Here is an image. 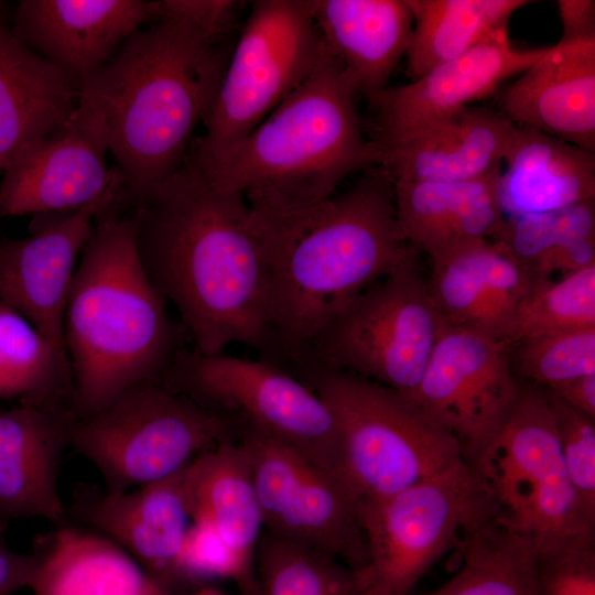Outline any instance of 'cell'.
<instances>
[{
  "label": "cell",
  "instance_id": "19",
  "mask_svg": "<svg viewBox=\"0 0 595 595\" xmlns=\"http://www.w3.org/2000/svg\"><path fill=\"white\" fill-rule=\"evenodd\" d=\"M185 467L126 491L83 488L71 506L75 518L123 549L172 593L177 585V555L191 519L184 491Z\"/></svg>",
  "mask_w": 595,
  "mask_h": 595
},
{
  "label": "cell",
  "instance_id": "12",
  "mask_svg": "<svg viewBox=\"0 0 595 595\" xmlns=\"http://www.w3.org/2000/svg\"><path fill=\"white\" fill-rule=\"evenodd\" d=\"M367 566L357 573L372 595H411L419 580L475 524L495 515L491 499L463 461L360 511Z\"/></svg>",
  "mask_w": 595,
  "mask_h": 595
},
{
  "label": "cell",
  "instance_id": "25",
  "mask_svg": "<svg viewBox=\"0 0 595 595\" xmlns=\"http://www.w3.org/2000/svg\"><path fill=\"white\" fill-rule=\"evenodd\" d=\"M321 40L366 97L386 87L407 54L413 14L407 0H310Z\"/></svg>",
  "mask_w": 595,
  "mask_h": 595
},
{
  "label": "cell",
  "instance_id": "7",
  "mask_svg": "<svg viewBox=\"0 0 595 595\" xmlns=\"http://www.w3.org/2000/svg\"><path fill=\"white\" fill-rule=\"evenodd\" d=\"M238 420L162 381L132 386L99 411L74 419L69 446L101 474L105 490L126 491L170 477L232 439Z\"/></svg>",
  "mask_w": 595,
  "mask_h": 595
},
{
  "label": "cell",
  "instance_id": "36",
  "mask_svg": "<svg viewBox=\"0 0 595 595\" xmlns=\"http://www.w3.org/2000/svg\"><path fill=\"white\" fill-rule=\"evenodd\" d=\"M595 236V199L543 213L505 217L494 239L529 267L561 245Z\"/></svg>",
  "mask_w": 595,
  "mask_h": 595
},
{
  "label": "cell",
  "instance_id": "3",
  "mask_svg": "<svg viewBox=\"0 0 595 595\" xmlns=\"http://www.w3.org/2000/svg\"><path fill=\"white\" fill-rule=\"evenodd\" d=\"M223 39L161 13L79 84L78 107L99 126L126 202L138 205L184 164L230 57Z\"/></svg>",
  "mask_w": 595,
  "mask_h": 595
},
{
  "label": "cell",
  "instance_id": "42",
  "mask_svg": "<svg viewBox=\"0 0 595 595\" xmlns=\"http://www.w3.org/2000/svg\"><path fill=\"white\" fill-rule=\"evenodd\" d=\"M0 526V595H12L30 587L37 558L35 553L22 554L11 551L4 543Z\"/></svg>",
  "mask_w": 595,
  "mask_h": 595
},
{
  "label": "cell",
  "instance_id": "33",
  "mask_svg": "<svg viewBox=\"0 0 595 595\" xmlns=\"http://www.w3.org/2000/svg\"><path fill=\"white\" fill-rule=\"evenodd\" d=\"M256 573L259 595H364L353 569L268 531L257 544Z\"/></svg>",
  "mask_w": 595,
  "mask_h": 595
},
{
  "label": "cell",
  "instance_id": "18",
  "mask_svg": "<svg viewBox=\"0 0 595 595\" xmlns=\"http://www.w3.org/2000/svg\"><path fill=\"white\" fill-rule=\"evenodd\" d=\"M161 18L160 1L22 0L11 31L78 86L136 31Z\"/></svg>",
  "mask_w": 595,
  "mask_h": 595
},
{
  "label": "cell",
  "instance_id": "9",
  "mask_svg": "<svg viewBox=\"0 0 595 595\" xmlns=\"http://www.w3.org/2000/svg\"><path fill=\"white\" fill-rule=\"evenodd\" d=\"M498 520L527 538L595 532L567 477L544 389L520 382L497 431L463 457Z\"/></svg>",
  "mask_w": 595,
  "mask_h": 595
},
{
  "label": "cell",
  "instance_id": "40",
  "mask_svg": "<svg viewBox=\"0 0 595 595\" xmlns=\"http://www.w3.org/2000/svg\"><path fill=\"white\" fill-rule=\"evenodd\" d=\"M161 13L185 18L209 33L224 37L239 7L232 0H160Z\"/></svg>",
  "mask_w": 595,
  "mask_h": 595
},
{
  "label": "cell",
  "instance_id": "46",
  "mask_svg": "<svg viewBox=\"0 0 595 595\" xmlns=\"http://www.w3.org/2000/svg\"><path fill=\"white\" fill-rule=\"evenodd\" d=\"M364 595H372L369 591L364 589Z\"/></svg>",
  "mask_w": 595,
  "mask_h": 595
},
{
  "label": "cell",
  "instance_id": "38",
  "mask_svg": "<svg viewBox=\"0 0 595 595\" xmlns=\"http://www.w3.org/2000/svg\"><path fill=\"white\" fill-rule=\"evenodd\" d=\"M547 393L567 477L584 509L595 517V419Z\"/></svg>",
  "mask_w": 595,
  "mask_h": 595
},
{
  "label": "cell",
  "instance_id": "13",
  "mask_svg": "<svg viewBox=\"0 0 595 595\" xmlns=\"http://www.w3.org/2000/svg\"><path fill=\"white\" fill-rule=\"evenodd\" d=\"M239 444L250 468L266 531L324 552L360 573L368 541L360 509L333 474L245 422Z\"/></svg>",
  "mask_w": 595,
  "mask_h": 595
},
{
  "label": "cell",
  "instance_id": "30",
  "mask_svg": "<svg viewBox=\"0 0 595 595\" xmlns=\"http://www.w3.org/2000/svg\"><path fill=\"white\" fill-rule=\"evenodd\" d=\"M413 32L407 51L413 79L478 44L508 33L513 13L528 0H407Z\"/></svg>",
  "mask_w": 595,
  "mask_h": 595
},
{
  "label": "cell",
  "instance_id": "35",
  "mask_svg": "<svg viewBox=\"0 0 595 595\" xmlns=\"http://www.w3.org/2000/svg\"><path fill=\"white\" fill-rule=\"evenodd\" d=\"M588 327H595V264L558 280H534L506 344L532 333Z\"/></svg>",
  "mask_w": 595,
  "mask_h": 595
},
{
  "label": "cell",
  "instance_id": "27",
  "mask_svg": "<svg viewBox=\"0 0 595 595\" xmlns=\"http://www.w3.org/2000/svg\"><path fill=\"white\" fill-rule=\"evenodd\" d=\"M498 198L505 217L561 209L595 197V153L515 125Z\"/></svg>",
  "mask_w": 595,
  "mask_h": 595
},
{
  "label": "cell",
  "instance_id": "11",
  "mask_svg": "<svg viewBox=\"0 0 595 595\" xmlns=\"http://www.w3.org/2000/svg\"><path fill=\"white\" fill-rule=\"evenodd\" d=\"M161 381L206 408L237 412L338 478L340 437L334 412L273 361L177 349Z\"/></svg>",
  "mask_w": 595,
  "mask_h": 595
},
{
  "label": "cell",
  "instance_id": "43",
  "mask_svg": "<svg viewBox=\"0 0 595 595\" xmlns=\"http://www.w3.org/2000/svg\"><path fill=\"white\" fill-rule=\"evenodd\" d=\"M562 24V41L595 37V1H556Z\"/></svg>",
  "mask_w": 595,
  "mask_h": 595
},
{
  "label": "cell",
  "instance_id": "31",
  "mask_svg": "<svg viewBox=\"0 0 595 595\" xmlns=\"http://www.w3.org/2000/svg\"><path fill=\"white\" fill-rule=\"evenodd\" d=\"M0 398H18L21 404L74 412V386L67 355L2 301Z\"/></svg>",
  "mask_w": 595,
  "mask_h": 595
},
{
  "label": "cell",
  "instance_id": "29",
  "mask_svg": "<svg viewBox=\"0 0 595 595\" xmlns=\"http://www.w3.org/2000/svg\"><path fill=\"white\" fill-rule=\"evenodd\" d=\"M35 595H174L106 537L68 524L37 539Z\"/></svg>",
  "mask_w": 595,
  "mask_h": 595
},
{
  "label": "cell",
  "instance_id": "24",
  "mask_svg": "<svg viewBox=\"0 0 595 595\" xmlns=\"http://www.w3.org/2000/svg\"><path fill=\"white\" fill-rule=\"evenodd\" d=\"M184 491L192 521L208 523L231 551L242 595H259L256 550L262 518L247 455L225 440L201 453L184 469Z\"/></svg>",
  "mask_w": 595,
  "mask_h": 595
},
{
  "label": "cell",
  "instance_id": "21",
  "mask_svg": "<svg viewBox=\"0 0 595 595\" xmlns=\"http://www.w3.org/2000/svg\"><path fill=\"white\" fill-rule=\"evenodd\" d=\"M496 93L515 125L595 153V37L560 40Z\"/></svg>",
  "mask_w": 595,
  "mask_h": 595
},
{
  "label": "cell",
  "instance_id": "10",
  "mask_svg": "<svg viewBox=\"0 0 595 595\" xmlns=\"http://www.w3.org/2000/svg\"><path fill=\"white\" fill-rule=\"evenodd\" d=\"M323 42L310 0H257L241 30L205 133L190 153L208 164L241 142L315 69Z\"/></svg>",
  "mask_w": 595,
  "mask_h": 595
},
{
  "label": "cell",
  "instance_id": "15",
  "mask_svg": "<svg viewBox=\"0 0 595 595\" xmlns=\"http://www.w3.org/2000/svg\"><path fill=\"white\" fill-rule=\"evenodd\" d=\"M123 187L120 177L83 208L35 215L29 237L0 241V301L65 354L64 316L78 260L97 216L125 198Z\"/></svg>",
  "mask_w": 595,
  "mask_h": 595
},
{
  "label": "cell",
  "instance_id": "1",
  "mask_svg": "<svg viewBox=\"0 0 595 595\" xmlns=\"http://www.w3.org/2000/svg\"><path fill=\"white\" fill-rule=\"evenodd\" d=\"M133 214L142 267L194 350L240 343L270 355L264 261L245 197L217 188L188 153Z\"/></svg>",
  "mask_w": 595,
  "mask_h": 595
},
{
  "label": "cell",
  "instance_id": "14",
  "mask_svg": "<svg viewBox=\"0 0 595 595\" xmlns=\"http://www.w3.org/2000/svg\"><path fill=\"white\" fill-rule=\"evenodd\" d=\"M519 389L506 343L443 323L412 400L459 442L464 457L497 431Z\"/></svg>",
  "mask_w": 595,
  "mask_h": 595
},
{
  "label": "cell",
  "instance_id": "41",
  "mask_svg": "<svg viewBox=\"0 0 595 595\" xmlns=\"http://www.w3.org/2000/svg\"><path fill=\"white\" fill-rule=\"evenodd\" d=\"M595 264V236L567 242L540 256L528 268L534 280L573 273Z\"/></svg>",
  "mask_w": 595,
  "mask_h": 595
},
{
  "label": "cell",
  "instance_id": "5",
  "mask_svg": "<svg viewBox=\"0 0 595 595\" xmlns=\"http://www.w3.org/2000/svg\"><path fill=\"white\" fill-rule=\"evenodd\" d=\"M358 94L323 44L315 69L296 89L229 152L198 165L217 188L241 194L251 207L322 202L350 174L380 166L381 149L361 128Z\"/></svg>",
  "mask_w": 595,
  "mask_h": 595
},
{
  "label": "cell",
  "instance_id": "47",
  "mask_svg": "<svg viewBox=\"0 0 595 595\" xmlns=\"http://www.w3.org/2000/svg\"><path fill=\"white\" fill-rule=\"evenodd\" d=\"M1 6H2V1H0V8H1Z\"/></svg>",
  "mask_w": 595,
  "mask_h": 595
},
{
  "label": "cell",
  "instance_id": "28",
  "mask_svg": "<svg viewBox=\"0 0 595 595\" xmlns=\"http://www.w3.org/2000/svg\"><path fill=\"white\" fill-rule=\"evenodd\" d=\"M78 84L0 25V175L26 143L68 121Z\"/></svg>",
  "mask_w": 595,
  "mask_h": 595
},
{
  "label": "cell",
  "instance_id": "22",
  "mask_svg": "<svg viewBox=\"0 0 595 595\" xmlns=\"http://www.w3.org/2000/svg\"><path fill=\"white\" fill-rule=\"evenodd\" d=\"M72 410L31 404L0 411V519L66 522L58 491L62 453L69 445Z\"/></svg>",
  "mask_w": 595,
  "mask_h": 595
},
{
  "label": "cell",
  "instance_id": "6",
  "mask_svg": "<svg viewBox=\"0 0 595 595\" xmlns=\"http://www.w3.org/2000/svg\"><path fill=\"white\" fill-rule=\"evenodd\" d=\"M283 360L334 412L338 478L360 511L463 462L459 442L412 399L305 357Z\"/></svg>",
  "mask_w": 595,
  "mask_h": 595
},
{
  "label": "cell",
  "instance_id": "2",
  "mask_svg": "<svg viewBox=\"0 0 595 595\" xmlns=\"http://www.w3.org/2000/svg\"><path fill=\"white\" fill-rule=\"evenodd\" d=\"M250 212L264 261L273 358L303 349L413 248L398 224L392 180L380 166L316 204Z\"/></svg>",
  "mask_w": 595,
  "mask_h": 595
},
{
  "label": "cell",
  "instance_id": "44",
  "mask_svg": "<svg viewBox=\"0 0 595 595\" xmlns=\"http://www.w3.org/2000/svg\"><path fill=\"white\" fill-rule=\"evenodd\" d=\"M548 392L577 411L595 419V374L576 378Z\"/></svg>",
  "mask_w": 595,
  "mask_h": 595
},
{
  "label": "cell",
  "instance_id": "37",
  "mask_svg": "<svg viewBox=\"0 0 595 595\" xmlns=\"http://www.w3.org/2000/svg\"><path fill=\"white\" fill-rule=\"evenodd\" d=\"M529 540L540 595H595V532Z\"/></svg>",
  "mask_w": 595,
  "mask_h": 595
},
{
  "label": "cell",
  "instance_id": "34",
  "mask_svg": "<svg viewBox=\"0 0 595 595\" xmlns=\"http://www.w3.org/2000/svg\"><path fill=\"white\" fill-rule=\"evenodd\" d=\"M507 354L519 382L552 391L595 374V327L528 334L507 344Z\"/></svg>",
  "mask_w": 595,
  "mask_h": 595
},
{
  "label": "cell",
  "instance_id": "8",
  "mask_svg": "<svg viewBox=\"0 0 595 595\" xmlns=\"http://www.w3.org/2000/svg\"><path fill=\"white\" fill-rule=\"evenodd\" d=\"M412 248L296 354L413 399L442 328ZM283 357V358H284Z\"/></svg>",
  "mask_w": 595,
  "mask_h": 595
},
{
  "label": "cell",
  "instance_id": "39",
  "mask_svg": "<svg viewBox=\"0 0 595 595\" xmlns=\"http://www.w3.org/2000/svg\"><path fill=\"white\" fill-rule=\"evenodd\" d=\"M215 578H227L238 584L234 555L208 523L192 521L176 560L177 584L193 583L199 586Z\"/></svg>",
  "mask_w": 595,
  "mask_h": 595
},
{
  "label": "cell",
  "instance_id": "4",
  "mask_svg": "<svg viewBox=\"0 0 595 595\" xmlns=\"http://www.w3.org/2000/svg\"><path fill=\"white\" fill-rule=\"evenodd\" d=\"M117 201L96 218L78 260L64 316L76 418L126 389L161 381L177 351L165 301L139 257L137 217Z\"/></svg>",
  "mask_w": 595,
  "mask_h": 595
},
{
  "label": "cell",
  "instance_id": "17",
  "mask_svg": "<svg viewBox=\"0 0 595 595\" xmlns=\"http://www.w3.org/2000/svg\"><path fill=\"white\" fill-rule=\"evenodd\" d=\"M108 147L83 108L53 133L23 145L0 182V217L45 215L83 208L120 177L108 166Z\"/></svg>",
  "mask_w": 595,
  "mask_h": 595
},
{
  "label": "cell",
  "instance_id": "16",
  "mask_svg": "<svg viewBox=\"0 0 595 595\" xmlns=\"http://www.w3.org/2000/svg\"><path fill=\"white\" fill-rule=\"evenodd\" d=\"M548 47L515 46L509 33L476 45L442 63L410 84L386 87L367 97L374 115L371 139L381 150L408 141L473 101L495 94L521 74Z\"/></svg>",
  "mask_w": 595,
  "mask_h": 595
},
{
  "label": "cell",
  "instance_id": "26",
  "mask_svg": "<svg viewBox=\"0 0 595 595\" xmlns=\"http://www.w3.org/2000/svg\"><path fill=\"white\" fill-rule=\"evenodd\" d=\"M500 172L470 182L392 181L404 240L432 259L469 241L494 239L505 220Z\"/></svg>",
  "mask_w": 595,
  "mask_h": 595
},
{
  "label": "cell",
  "instance_id": "20",
  "mask_svg": "<svg viewBox=\"0 0 595 595\" xmlns=\"http://www.w3.org/2000/svg\"><path fill=\"white\" fill-rule=\"evenodd\" d=\"M430 260L429 291L443 323L506 343L534 281L530 269L490 239L459 245Z\"/></svg>",
  "mask_w": 595,
  "mask_h": 595
},
{
  "label": "cell",
  "instance_id": "45",
  "mask_svg": "<svg viewBox=\"0 0 595 595\" xmlns=\"http://www.w3.org/2000/svg\"><path fill=\"white\" fill-rule=\"evenodd\" d=\"M190 595H226V594L213 585L204 584V585L197 586V588L194 589Z\"/></svg>",
  "mask_w": 595,
  "mask_h": 595
},
{
  "label": "cell",
  "instance_id": "23",
  "mask_svg": "<svg viewBox=\"0 0 595 595\" xmlns=\"http://www.w3.org/2000/svg\"><path fill=\"white\" fill-rule=\"evenodd\" d=\"M515 123L501 111L468 106L405 142L381 150L392 181L470 182L501 170Z\"/></svg>",
  "mask_w": 595,
  "mask_h": 595
},
{
  "label": "cell",
  "instance_id": "32",
  "mask_svg": "<svg viewBox=\"0 0 595 595\" xmlns=\"http://www.w3.org/2000/svg\"><path fill=\"white\" fill-rule=\"evenodd\" d=\"M457 549L462 559L457 572L419 595H540L529 538L495 515L467 531Z\"/></svg>",
  "mask_w": 595,
  "mask_h": 595
}]
</instances>
